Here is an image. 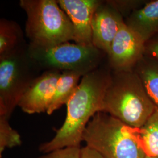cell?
<instances>
[{
	"label": "cell",
	"instance_id": "12",
	"mask_svg": "<svg viewBox=\"0 0 158 158\" xmlns=\"http://www.w3.org/2000/svg\"><path fill=\"white\" fill-rule=\"evenodd\" d=\"M83 76L80 73L70 71L62 72L57 84L55 95L47 111L51 115L63 104H66L77 88L80 79Z\"/></svg>",
	"mask_w": 158,
	"mask_h": 158
},
{
	"label": "cell",
	"instance_id": "8",
	"mask_svg": "<svg viewBox=\"0 0 158 158\" xmlns=\"http://www.w3.org/2000/svg\"><path fill=\"white\" fill-rule=\"evenodd\" d=\"M61 74L56 70L44 71L25 91L18 107L29 114L47 113Z\"/></svg>",
	"mask_w": 158,
	"mask_h": 158
},
{
	"label": "cell",
	"instance_id": "4",
	"mask_svg": "<svg viewBox=\"0 0 158 158\" xmlns=\"http://www.w3.org/2000/svg\"><path fill=\"white\" fill-rule=\"evenodd\" d=\"M25 12V32L29 44L51 47L74 40V29L67 14L55 0H21Z\"/></svg>",
	"mask_w": 158,
	"mask_h": 158
},
{
	"label": "cell",
	"instance_id": "21",
	"mask_svg": "<svg viewBox=\"0 0 158 158\" xmlns=\"http://www.w3.org/2000/svg\"><path fill=\"white\" fill-rule=\"evenodd\" d=\"M145 158H158V156H146Z\"/></svg>",
	"mask_w": 158,
	"mask_h": 158
},
{
	"label": "cell",
	"instance_id": "3",
	"mask_svg": "<svg viewBox=\"0 0 158 158\" xmlns=\"http://www.w3.org/2000/svg\"><path fill=\"white\" fill-rule=\"evenodd\" d=\"M87 147L103 158H145L137 129L104 112L95 114L83 135Z\"/></svg>",
	"mask_w": 158,
	"mask_h": 158
},
{
	"label": "cell",
	"instance_id": "5",
	"mask_svg": "<svg viewBox=\"0 0 158 158\" xmlns=\"http://www.w3.org/2000/svg\"><path fill=\"white\" fill-rule=\"evenodd\" d=\"M41 71L29 54L28 44L0 56V116L10 119Z\"/></svg>",
	"mask_w": 158,
	"mask_h": 158
},
{
	"label": "cell",
	"instance_id": "18",
	"mask_svg": "<svg viewBox=\"0 0 158 158\" xmlns=\"http://www.w3.org/2000/svg\"><path fill=\"white\" fill-rule=\"evenodd\" d=\"M81 147H66L45 153L38 158H81Z\"/></svg>",
	"mask_w": 158,
	"mask_h": 158
},
{
	"label": "cell",
	"instance_id": "15",
	"mask_svg": "<svg viewBox=\"0 0 158 158\" xmlns=\"http://www.w3.org/2000/svg\"><path fill=\"white\" fill-rule=\"evenodd\" d=\"M137 132L147 156H158V107Z\"/></svg>",
	"mask_w": 158,
	"mask_h": 158
},
{
	"label": "cell",
	"instance_id": "2",
	"mask_svg": "<svg viewBox=\"0 0 158 158\" xmlns=\"http://www.w3.org/2000/svg\"><path fill=\"white\" fill-rule=\"evenodd\" d=\"M156 108L134 70H111L102 112L132 128L140 129Z\"/></svg>",
	"mask_w": 158,
	"mask_h": 158
},
{
	"label": "cell",
	"instance_id": "16",
	"mask_svg": "<svg viewBox=\"0 0 158 158\" xmlns=\"http://www.w3.org/2000/svg\"><path fill=\"white\" fill-rule=\"evenodd\" d=\"M22 143L21 135L12 128L9 119L0 116V158L6 149L19 147Z\"/></svg>",
	"mask_w": 158,
	"mask_h": 158
},
{
	"label": "cell",
	"instance_id": "19",
	"mask_svg": "<svg viewBox=\"0 0 158 158\" xmlns=\"http://www.w3.org/2000/svg\"><path fill=\"white\" fill-rule=\"evenodd\" d=\"M145 55L158 60V35L146 43Z\"/></svg>",
	"mask_w": 158,
	"mask_h": 158
},
{
	"label": "cell",
	"instance_id": "20",
	"mask_svg": "<svg viewBox=\"0 0 158 158\" xmlns=\"http://www.w3.org/2000/svg\"><path fill=\"white\" fill-rule=\"evenodd\" d=\"M81 158H103L102 156L95 151L94 150L90 148L89 147L85 146L81 148Z\"/></svg>",
	"mask_w": 158,
	"mask_h": 158
},
{
	"label": "cell",
	"instance_id": "1",
	"mask_svg": "<svg viewBox=\"0 0 158 158\" xmlns=\"http://www.w3.org/2000/svg\"><path fill=\"white\" fill-rule=\"evenodd\" d=\"M110 69L99 67L84 75L66 104L67 113L62 127L39 149L47 153L66 147H81L85 129L93 117L102 112L103 101L111 79Z\"/></svg>",
	"mask_w": 158,
	"mask_h": 158
},
{
	"label": "cell",
	"instance_id": "11",
	"mask_svg": "<svg viewBox=\"0 0 158 158\" xmlns=\"http://www.w3.org/2000/svg\"><path fill=\"white\" fill-rule=\"evenodd\" d=\"M125 23L148 42L158 35V0L148 1L127 17Z\"/></svg>",
	"mask_w": 158,
	"mask_h": 158
},
{
	"label": "cell",
	"instance_id": "9",
	"mask_svg": "<svg viewBox=\"0 0 158 158\" xmlns=\"http://www.w3.org/2000/svg\"><path fill=\"white\" fill-rule=\"evenodd\" d=\"M60 8L67 14L74 29L73 41L83 45H93L92 42V19L103 1L58 0Z\"/></svg>",
	"mask_w": 158,
	"mask_h": 158
},
{
	"label": "cell",
	"instance_id": "14",
	"mask_svg": "<svg viewBox=\"0 0 158 158\" xmlns=\"http://www.w3.org/2000/svg\"><path fill=\"white\" fill-rule=\"evenodd\" d=\"M27 45L18 23L5 18L0 21V56L8 54Z\"/></svg>",
	"mask_w": 158,
	"mask_h": 158
},
{
	"label": "cell",
	"instance_id": "13",
	"mask_svg": "<svg viewBox=\"0 0 158 158\" xmlns=\"http://www.w3.org/2000/svg\"><path fill=\"white\" fill-rule=\"evenodd\" d=\"M147 93L158 107V60L145 55L134 69Z\"/></svg>",
	"mask_w": 158,
	"mask_h": 158
},
{
	"label": "cell",
	"instance_id": "6",
	"mask_svg": "<svg viewBox=\"0 0 158 158\" xmlns=\"http://www.w3.org/2000/svg\"><path fill=\"white\" fill-rule=\"evenodd\" d=\"M31 56L42 70L78 72L84 76L101 66L107 55L94 46L69 42L51 47L28 44Z\"/></svg>",
	"mask_w": 158,
	"mask_h": 158
},
{
	"label": "cell",
	"instance_id": "17",
	"mask_svg": "<svg viewBox=\"0 0 158 158\" xmlns=\"http://www.w3.org/2000/svg\"><path fill=\"white\" fill-rule=\"evenodd\" d=\"M107 1L114 6L123 17L126 18L147 3L145 1L140 0H111Z\"/></svg>",
	"mask_w": 158,
	"mask_h": 158
},
{
	"label": "cell",
	"instance_id": "10",
	"mask_svg": "<svg viewBox=\"0 0 158 158\" xmlns=\"http://www.w3.org/2000/svg\"><path fill=\"white\" fill-rule=\"evenodd\" d=\"M123 16L107 1L94 12L91 23L93 45L107 55L111 44L124 22Z\"/></svg>",
	"mask_w": 158,
	"mask_h": 158
},
{
	"label": "cell",
	"instance_id": "7",
	"mask_svg": "<svg viewBox=\"0 0 158 158\" xmlns=\"http://www.w3.org/2000/svg\"><path fill=\"white\" fill-rule=\"evenodd\" d=\"M146 43L125 23H122L107 56L110 69L120 72L134 70L145 55Z\"/></svg>",
	"mask_w": 158,
	"mask_h": 158
}]
</instances>
